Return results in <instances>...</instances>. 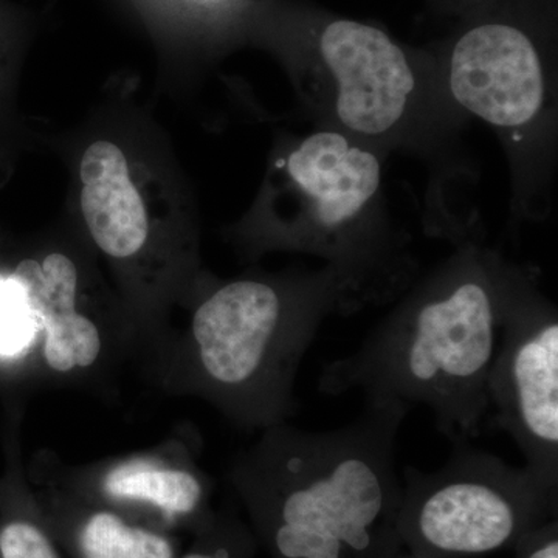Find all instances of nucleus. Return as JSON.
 <instances>
[{"instance_id":"1","label":"nucleus","mask_w":558,"mask_h":558,"mask_svg":"<svg viewBox=\"0 0 558 558\" xmlns=\"http://www.w3.org/2000/svg\"><path fill=\"white\" fill-rule=\"evenodd\" d=\"M438 282L379 326L352 354L323 369L326 396L362 392L366 402L427 407L453 446L486 427L487 379L502 306L478 269Z\"/></svg>"},{"instance_id":"2","label":"nucleus","mask_w":558,"mask_h":558,"mask_svg":"<svg viewBox=\"0 0 558 558\" xmlns=\"http://www.w3.org/2000/svg\"><path fill=\"white\" fill-rule=\"evenodd\" d=\"M409 411L366 402L359 417L325 432L286 429L269 444L281 487L275 546L284 558L363 556L400 499L396 446Z\"/></svg>"},{"instance_id":"3","label":"nucleus","mask_w":558,"mask_h":558,"mask_svg":"<svg viewBox=\"0 0 558 558\" xmlns=\"http://www.w3.org/2000/svg\"><path fill=\"white\" fill-rule=\"evenodd\" d=\"M344 301L332 290L290 314L267 282L234 281L197 310L193 336L202 368L227 389H263L270 414L290 410L292 379L317 336L318 323Z\"/></svg>"},{"instance_id":"4","label":"nucleus","mask_w":558,"mask_h":558,"mask_svg":"<svg viewBox=\"0 0 558 558\" xmlns=\"http://www.w3.org/2000/svg\"><path fill=\"white\" fill-rule=\"evenodd\" d=\"M403 476L414 537L427 549L465 556L505 546L523 515L554 490L526 465H510L470 442L453 446L442 468L407 465Z\"/></svg>"},{"instance_id":"5","label":"nucleus","mask_w":558,"mask_h":558,"mask_svg":"<svg viewBox=\"0 0 558 558\" xmlns=\"http://www.w3.org/2000/svg\"><path fill=\"white\" fill-rule=\"evenodd\" d=\"M502 340L487 379L490 427L508 433L526 468L558 478V323L542 307L502 306Z\"/></svg>"},{"instance_id":"6","label":"nucleus","mask_w":558,"mask_h":558,"mask_svg":"<svg viewBox=\"0 0 558 558\" xmlns=\"http://www.w3.org/2000/svg\"><path fill=\"white\" fill-rule=\"evenodd\" d=\"M450 87L462 108L502 128L534 119L545 95L537 50L524 33L501 24L462 36L451 57Z\"/></svg>"},{"instance_id":"7","label":"nucleus","mask_w":558,"mask_h":558,"mask_svg":"<svg viewBox=\"0 0 558 558\" xmlns=\"http://www.w3.org/2000/svg\"><path fill=\"white\" fill-rule=\"evenodd\" d=\"M322 53L339 83L337 112L352 131L384 134L398 123L414 89L403 51L384 32L337 21L322 36Z\"/></svg>"},{"instance_id":"8","label":"nucleus","mask_w":558,"mask_h":558,"mask_svg":"<svg viewBox=\"0 0 558 558\" xmlns=\"http://www.w3.org/2000/svg\"><path fill=\"white\" fill-rule=\"evenodd\" d=\"M289 172L314 202L315 218L325 230L354 219L380 185L379 160L336 132L304 140L290 156Z\"/></svg>"},{"instance_id":"9","label":"nucleus","mask_w":558,"mask_h":558,"mask_svg":"<svg viewBox=\"0 0 558 558\" xmlns=\"http://www.w3.org/2000/svg\"><path fill=\"white\" fill-rule=\"evenodd\" d=\"M80 174L81 209L98 247L113 258L135 255L148 240L149 222L124 154L113 143H94L84 153Z\"/></svg>"},{"instance_id":"10","label":"nucleus","mask_w":558,"mask_h":558,"mask_svg":"<svg viewBox=\"0 0 558 558\" xmlns=\"http://www.w3.org/2000/svg\"><path fill=\"white\" fill-rule=\"evenodd\" d=\"M105 488L113 497L145 499L170 513H189L202 498L201 483L191 473L142 461L112 470L106 476Z\"/></svg>"},{"instance_id":"11","label":"nucleus","mask_w":558,"mask_h":558,"mask_svg":"<svg viewBox=\"0 0 558 558\" xmlns=\"http://www.w3.org/2000/svg\"><path fill=\"white\" fill-rule=\"evenodd\" d=\"M81 546L87 558H172L167 539L126 526L112 513H97L87 521Z\"/></svg>"},{"instance_id":"12","label":"nucleus","mask_w":558,"mask_h":558,"mask_svg":"<svg viewBox=\"0 0 558 558\" xmlns=\"http://www.w3.org/2000/svg\"><path fill=\"white\" fill-rule=\"evenodd\" d=\"M46 329V359L51 368L70 371L86 368L100 354L101 340L97 326L76 311L54 315L43 323Z\"/></svg>"},{"instance_id":"13","label":"nucleus","mask_w":558,"mask_h":558,"mask_svg":"<svg viewBox=\"0 0 558 558\" xmlns=\"http://www.w3.org/2000/svg\"><path fill=\"white\" fill-rule=\"evenodd\" d=\"M40 322L27 292L11 275L0 281V355L14 357L31 347Z\"/></svg>"},{"instance_id":"14","label":"nucleus","mask_w":558,"mask_h":558,"mask_svg":"<svg viewBox=\"0 0 558 558\" xmlns=\"http://www.w3.org/2000/svg\"><path fill=\"white\" fill-rule=\"evenodd\" d=\"M3 558H57L49 539L28 523H11L0 532Z\"/></svg>"},{"instance_id":"15","label":"nucleus","mask_w":558,"mask_h":558,"mask_svg":"<svg viewBox=\"0 0 558 558\" xmlns=\"http://www.w3.org/2000/svg\"><path fill=\"white\" fill-rule=\"evenodd\" d=\"M527 558H558L557 539L550 538L548 542L542 543L529 553Z\"/></svg>"},{"instance_id":"16","label":"nucleus","mask_w":558,"mask_h":558,"mask_svg":"<svg viewBox=\"0 0 558 558\" xmlns=\"http://www.w3.org/2000/svg\"><path fill=\"white\" fill-rule=\"evenodd\" d=\"M185 558H218V557L204 556V554H194V556H189V557H185Z\"/></svg>"},{"instance_id":"17","label":"nucleus","mask_w":558,"mask_h":558,"mask_svg":"<svg viewBox=\"0 0 558 558\" xmlns=\"http://www.w3.org/2000/svg\"><path fill=\"white\" fill-rule=\"evenodd\" d=\"M3 277H2V274H0V281H2Z\"/></svg>"}]
</instances>
